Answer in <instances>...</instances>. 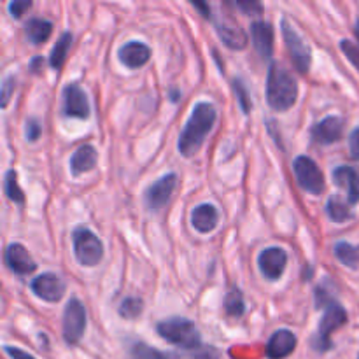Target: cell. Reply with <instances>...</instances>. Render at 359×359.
<instances>
[{"instance_id":"7a4b0ae2","label":"cell","mask_w":359,"mask_h":359,"mask_svg":"<svg viewBox=\"0 0 359 359\" xmlns=\"http://www.w3.org/2000/svg\"><path fill=\"white\" fill-rule=\"evenodd\" d=\"M266 102L273 111L286 112L297 104L298 83L284 67L272 62L266 76Z\"/></svg>"},{"instance_id":"7c38bea8","label":"cell","mask_w":359,"mask_h":359,"mask_svg":"<svg viewBox=\"0 0 359 359\" xmlns=\"http://www.w3.org/2000/svg\"><path fill=\"white\" fill-rule=\"evenodd\" d=\"M216 32L226 48L233 49V51H242V49L248 48V34L228 14H221L219 20L216 21Z\"/></svg>"},{"instance_id":"5bb4252c","label":"cell","mask_w":359,"mask_h":359,"mask_svg":"<svg viewBox=\"0 0 359 359\" xmlns=\"http://www.w3.org/2000/svg\"><path fill=\"white\" fill-rule=\"evenodd\" d=\"M287 265V255L280 248H269L258 256V266L263 277L269 280H279Z\"/></svg>"},{"instance_id":"8d00e7d4","label":"cell","mask_w":359,"mask_h":359,"mask_svg":"<svg viewBox=\"0 0 359 359\" xmlns=\"http://www.w3.org/2000/svg\"><path fill=\"white\" fill-rule=\"evenodd\" d=\"M14 90V77H7L2 84V105L6 107L11 98V91Z\"/></svg>"},{"instance_id":"52a82bcc","label":"cell","mask_w":359,"mask_h":359,"mask_svg":"<svg viewBox=\"0 0 359 359\" xmlns=\"http://www.w3.org/2000/svg\"><path fill=\"white\" fill-rule=\"evenodd\" d=\"M280 28H283L284 42H286V48L290 51L291 60H293L294 67L300 74H307L311 69L312 63V49L307 42L304 41L300 34L297 32V28L290 23L287 18L280 20Z\"/></svg>"},{"instance_id":"30bf717a","label":"cell","mask_w":359,"mask_h":359,"mask_svg":"<svg viewBox=\"0 0 359 359\" xmlns=\"http://www.w3.org/2000/svg\"><path fill=\"white\" fill-rule=\"evenodd\" d=\"M30 290L41 300L48 302V304H56V302H60L63 298L67 286L62 277L53 272H46L32 280Z\"/></svg>"},{"instance_id":"9c48e42d","label":"cell","mask_w":359,"mask_h":359,"mask_svg":"<svg viewBox=\"0 0 359 359\" xmlns=\"http://www.w3.org/2000/svg\"><path fill=\"white\" fill-rule=\"evenodd\" d=\"M86 309L77 298H70L63 311V340L67 346H77L86 332Z\"/></svg>"},{"instance_id":"83f0119b","label":"cell","mask_w":359,"mask_h":359,"mask_svg":"<svg viewBox=\"0 0 359 359\" xmlns=\"http://www.w3.org/2000/svg\"><path fill=\"white\" fill-rule=\"evenodd\" d=\"M4 191H6L7 198L13 200L14 203H23L25 202V193L20 188V182H18V174L16 170H7L6 177H4Z\"/></svg>"},{"instance_id":"cb8c5ba5","label":"cell","mask_w":359,"mask_h":359,"mask_svg":"<svg viewBox=\"0 0 359 359\" xmlns=\"http://www.w3.org/2000/svg\"><path fill=\"white\" fill-rule=\"evenodd\" d=\"M70 44H72V34L70 32H63L62 37L56 41V44L53 46L51 49V55H49V65L53 69H62L63 63H65L67 55H69V49Z\"/></svg>"},{"instance_id":"836d02e7","label":"cell","mask_w":359,"mask_h":359,"mask_svg":"<svg viewBox=\"0 0 359 359\" xmlns=\"http://www.w3.org/2000/svg\"><path fill=\"white\" fill-rule=\"evenodd\" d=\"M349 151H351V156H353L354 160H359V126L351 132Z\"/></svg>"},{"instance_id":"d4e9b609","label":"cell","mask_w":359,"mask_h":359,"mask_svg":"<svg viewBox=\"0 0 359 359\" xmlns=\"http://www.w3.org/2000/svg\"><path fill=\"white\" fill-rule=\"evenodd\" d=\"M326 214H328V217L333 223H346V221H349L353 217L347 203L337 195H332L328 198V202H326Z\"/></svg>"},{"instance_id":"4dcf8cb0","label":"cell","mask_w":359,"mask_h":359,"mask_svg":"<svg viewBox=\"0 0 359 359\" xmlns=\"http://www.w3.org/2000/svg\"><path fill=\"white\" fill-rule=\"evenodd\" d=\"M340 49H342L344 55L347 56V60H349V62L359 70V48L358 46H354L353 42L347 41V39H344V41L340 42Z\"/></svg>"},{"instance_id":"4316f807","label":"cell","mask_w":359,"mask_h":359,"mask_svg":"<svg viewBox=\"0 0 359 359\" xmlns=\"http://www.w3.org/2000/svg\"><path fill=\"white\" fill-rule=\"evenodd\" d=\"M224 312H226L228 318H242L245 312V302L244 294L241 290L233 287L230 293L224 297Z\"/></svg>"},{"instance_id":"60d3db41","label":"cell","mask_w":359,"mask_h":359,"mask_svg":"<svg viewBox=\"0 0 359 359\" xmlns=\"http://www.w3.org/2000/svg\"><path fill=\"white\" fill-rule=\"evenodd\" d=\"M358 359H359V358H358Z\"/></svg>"},{"instance_id":"f35d334b","label":"cell","mask_w":359,"mask_h":359,"mask_svg":"<svg viewBox=\"0 0 359 359\" xmlns=\"http://www.w3.org/2000/svg\"><path fill=\"white\" fill-rule=\"evenodd\" d=\"M191 6L196 7V9H198L200 13H202V16L207 18V20H210V18H212V14H210V6H207V4H203V2H191Z\"/></svg>"},{"instance_id":"3957f363","label":"cell","mask_w":359,"mask_h":359,"mask_svg":"<svg viewBox=\"0 0 359 359\" xmlns=\"http://www.w3.org/2000/svg\"><path fill=\"white\" fill-rule=\"evenodd\" d=\"M156 333L172 346L182 347L184 351L200 349L202 340L195 323L186 318H168L156 325Z\"/></svg>"},{"instance_id":"9a60e30c","label":"cell","mask_w":359,"mask_h":359,"mask_svg":"<svg viewBox=\"0 0 359 359\" xmlns=\"http://www.w3.org/2000/svg\"><path fill=\"white\" fill-rule=\"evenodd\" d=\"M4 259H6V265L9 266L11 272H14L16 276H28V273H32L37 269V263L34 262L27 248L18 244V242L7 245Z\"/></svg>"},{"instance_id":"f546056e","label":"cell","mask_w":359,"mask_h":359,"mask_svg":"<svg viewBox=\"0 0 359 359\" xmlns=\"http://www.w3.org/2000/svg\"><path fill=\"white\" fill-rule=\"evenodd\" d=\"M231 88H233L235 97H237V102H238V105H241L242 112H244V114H249L252 109V100H251V93H249V90H248V86L244 84V81L233 79Z\"/></svg>"},{"instance_id":"d6986e66","label":"cell","mask_w":359,"mask_h":359,"mask_svg":"<svg viewBox=\"0 0 359 359\" xmlns=\"http://www.w3.org/2000/svg\"><path fill=\"white\" fill-rule=\"evenodd\" d=\"M219 223V210L212 203H200L191 212V224L200 233H210Z\"/></svg>"},{"instance_id":"44dd1931","label":"cell","mask_w":359,"mask_h":359,"mask_svg":"<svg viewBox=\"0 0 359 359\" xmlns=\"http://www.w3.org/2000/svg\"><path fill=\"white\" fill-rule=\"evenodd\" d=\"M333 181L337 186L347 189V200L349 203H358L359 202V170L354 167H337L333 170Z\"/></svg>"},{"instance_id":"e0dca14e","label":"cell","mask_w":359,"mask_h":359,"mask_svg":"<svg viewBox=\"0 0 359 359\" xmlns=\"http://www.w3.org/2000/svg\"><path fill=\"white\" fill-rule=\"evenodd\" d=\"M119 62L128 69H140L151 58V48L140 41H130L118 51Z\"/></svg>"},{"instance_id":"d6a6232c","label":"cell","mask_w":359,"mask_h":359,"mask_svg":"<svg viewBox=\"0 0 359 359\" xmlns=\"http://www.w3.org/2000/svg\"><path fill=\"white\" fill-rule=\"evenodd\" d=\"M41 123L37 121L35 118H30L27 119V125H25V137H27V140H30V142H35V140L41 137Z\"/></svg>"},{"instance_id":"d590c367","label":"cell","mask_w":359,"mask_h":359,"mask_svg":"<svg viewBox=\"0 0 359 359\" xmlns=\"http://www.w3.org/2000/svg\"><path fill=\"white\" fill-rule=\"evenodd\" d=\"M4 351H6V354L11 359H35L34 356H32V354H28V353H25V351H21L20 347L4 346Z\"/></svg>"},{"instance_id":"74e56055","label":"cell","mask_w":359,"mask_h":359,"mask_svg":"<svg viewBox=\"0 0 359 359\" xmlns=\"http://www.w3.org/2000/svg\"><path fill=\"white\" fill-rule=\"evenodd\" d=\"M42 67H44V58H42V56H34L30 65H28V69H30V72L39 74L42 70Z\"/></svg>"},{"instance_id":"e575fe53","label":"cell","mask_w":359,"mask_h":359,"mask_svg":"<svg viewBox=\"0 0 359 359\" xmlns=\"http://www.w3.org/2000/svg\"><path fill=\"white\" fill-rule=\"evenodd\" d=\"M237 7L245 14H262L263 4L259 2H237Z\"/></svg>"},{"instance_id":"603a6c76","label":"cell","mask_w":359,"mask_h":359,"mask_svg":"<svg viewBox=\"0 0 359 359\" xmlns=\"http://www.w3.org/2000/svg\"><path fill=\"white\" fill-rule=\"evenodd\" d=\"M25 34H27V39L32 44L41 46L51 37L53 23L49 20H42V18H32L25 25Z\"/></svg>"},{"instance_id":"2e32d148","label":"cell","mask_w":359,"mask_h":359,"mask_svg":"<svg viewBox=\"0 0 359 359\" xmlns=\"http://www.w3.org/2000/svg\"><path fill=\"white\" fill-rule=\"evenodd\" d=\"M298 339L290 330H277L269 339L265 347V354L269 359H284L293 354L297 349Z\"/></svg>"},{"instance_id":"8992f818","label":"cell","mask_w":359,"mask_h":359,"mask_svg":"<svg viewBox=\"0 0 359 359\" xmlns=\"http://www.w3.org/2000/svg\"><path fill=\"white\" fill-rule=\"evenodd\" d=\"M132 359H221L214 347H200L193 351H160L147 344L137 342L130 349Z\"/></svg>"},{"instance_id":"7402d4cb","label":"cell","mask_w":359,"mask_h":359,"mask_svg":"<svg viewBox=\"0 0 359 359\" xmlns=\"http://www.w3.org/2000/svg\"><path fill=\"white\" fill-rule=\"evenodd\" d=\"M97 149L91 144H83L81 147H77L76 153L70 158V172H72V175L86 174L97 167Z\"/></svg>"},{"instance_id":"f1b7e54d","label":"cell","mask_w":359,"mask_h":359,"mask_svg":"<svg viewBox=\"0 0 359 359\" xmlns=\"http://www.w3.org/2000/svg\"><path fill=\"white\" fill-rule=\"evenodd\" d=\"M144 302L137 297H126L119 305V316L125 319H137L142 314Z\"/></svg>"},{"instance_id":"8fae6325","label":"cell","mask_w":359,"mask_h":359,"mask_svg":"<svg viewBox=\"0 0 359 359\" xmlns=\"http://www.w3.org/2000/svg\"><path fill=\"white\" fill-rule=\"evenodd\" d=\"M177 174L170 172V174L163 175L158 181H154L149 188L146 189V203L151 210L163 209L168 203L170 196L174 195L175 188H177Z\"/></svg>"},{"instance_id":"277c9868","label":"cell","mask_w":359,"mask_h":359,"mask_svg":"<svg viewBox=\"0 0 359 359\" xmlns=\"http://www.w3.org/2000/svg\"><path fill=\"white\" fill-rule=\"evenodd\" d=\"M74 255L79 265L97 266L104 258V244L86 226H76L72 231Z\"/></svg>"},{"instance_id":"5b68a950","label":"cell","mask_w":359,"mask_h":359,"mask_svg":"<svg viewBox=\"0 0 359 359\" xmlns=\"http://www.w3.org/2000/svg\"><path fill=\"white\" fill-rule=\"evenodd\" d=\"M346 323H347L346 309L333 300L332 304L326 307L321 323H319L318 335H316L314 342H312V346L316 347V351H319V353H328V351L333 347L332 333L335 332V330H339L340 326L346 325Z\"/></svg>"},{"instance_id":"6da1fadb","label":"cell","mask_w":359,"mask_h":359,"mask_svg":"<svg viewBox=\"0 0 359 359\" xmlns=\"http://www.w3.org/2000/svg\"><path fill=\"white\" fill-rule=\"evenodd\" d=\"M217 119L216 107L210 102H198L193 107L191 116L186 121L184 128H182L181 135L177 140L179 153L184 158L195 156L200 151V147L205 142L207 135L210 130L214 128V123Z\"/></svg>"},{"instance_id":"ab89813d","label":"cell","mask_w":359,"mask_h":359,"mask_svg":"<svg viewBox=\"0 0 359 359\" xmlns=\"http://www.w3.org/2000/svg\"><path fill=\"white\" fill-rule=\"evenodd\" d=\"M354 35H356V37H358V41H359V20H358L356 27H354Z\"/></svg>"},{"instance_id":"ffe728a7","label":"cell","mask_w":359,"mask_h":359,"mask_svg":"<svg viewBox=\"0 0 359 359\" xmlns=\"http://www.w3.org/2000/svg\"><path fill=\"white\" fill-rule=\"evenodd\" d=\"M251 39L255 49L262 58H270L273 53V28L265 21H255L251 25Z\"/></svg>"},{"instance_id":"1f68e13d","label":"cell","mask_w":359,"mask_h":359,"mask_svg":"<svg viewBox=\"0 0 359 359\" xmlns=\"http://www.w3.org/2000/svg\"><path fill=\"white\" fill-rule=\"evenodd\" d=\"M30 7H32L30 0H13L7 9H9V14L14 18V20H20V18L23 16Z\"/></svg>"},{"instance_id":"ac0fdd59","label":"cell","mask_w":359,"mask_h":359,"mask_svg":"<svg viewBox=\"0 0 359 359\" xmlns=\"http://www.w3.org/2000/svg\"><path fill=\"white\" fill-rule=\"evenodd\" d=\"M342 118H339V116H328V118L321 119V121L312 128V139H314V142L323 144V146H330V144L337 142V140L342 137Z\"/></svg>"},{"instance_id":"ba28073f","label":"cell","mask_w":359,"mask_h":359,"mask_svg":"<svg viewBox=\"0 0 359 359\" xmlns=\"http://www.w3.org/2000/svg\"><path fill=\"white\" fill-rule=\"evenodd\" d=\"M293 174L297 177L298 184L304 191L311 193V195H323L326 184H325V174L321 172V168L318 167L312 158L305 156H297L293 161Z\"/></svg>"},{"instance_id":"484cf974","label":"cell","mask_w":359,"mask_h":359,"mask_svg":"<svg viewBox=\"0 0 359 359\" xmlns=\"http://www.w3.org/2000/svg\"><path fill=\"white\" fill-rule=\"evenodd\" d=\"M335 258L347 269H358L359 266V245L349 244V242H337Z\"/></svg>"},{"instance_id":"4fadbf2b","label":"cell","mask_w":359,"mask_h":359,"mask_svg":"<svg viewBox=\"0 0 359 359\" xmlns=\"http://www.w3.org/2000/svg\"><path fill=\"white\" fill-rule=\"evenodd\" d=\"M63 114L76 119L90 118V102L79 84H67L63 90Z\"/></svg>"}]
</instances>
